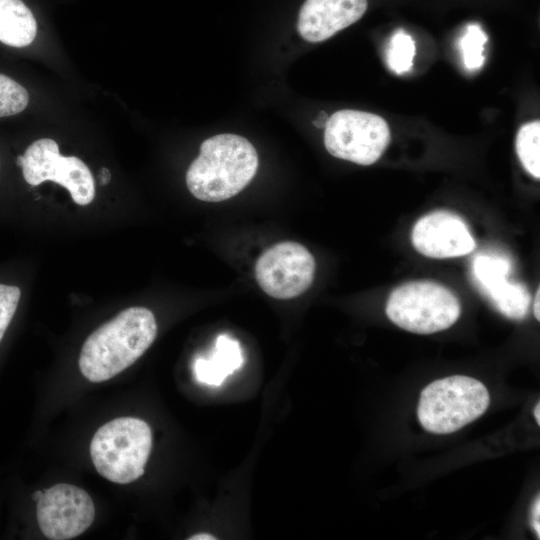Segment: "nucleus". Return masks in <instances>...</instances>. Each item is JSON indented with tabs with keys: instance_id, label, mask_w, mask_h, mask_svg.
<instances>
[{
	"instance_id": "obj_24",
	"label": "nucleus",
	"mask_w": 540,
	"mask_h": 540,
	"mask_svg": "<svg viewBox=\"0 0 540 540\" xmlns=\"http://www.w3.org/2000/svg\"><path fill=\"white\" fill-rule=\"evenodd\" d=\"M534 418L538 425H540V403L538 402L534 408Z\"/></svg>"
},
{
	"instance_id": "obj_16",
	"label": "nucleus",
	"mask_w": 540,
	"mask_h": 540,
	"mask_svg": "<svg viewBox=\"0 0 540 540\" xmlns=\"http://www.w3.org/2000/svg\"><path fill=\"white\" fill-rule=\"evenodd\" d=\"M415 56V42L403 30H397L390 39L386 53L389 68L396 74L410 70Z\"/></svg>"
},
{
	"instance_id": "obj_3",
	"label": "nucleus",
	"mask_w": 540,
	"mask_h": 540,
	"mask_svg": "<svg viewBox=\"0 0 540 540\" xmlns=\"http://www.w3.org/2000/svg\"><path fill=\"white\" fill-rule=\"evenodd\" d=\"M152 448L149 425L135 417H119L101 426L90 444L92 462L107 480L128 484L144 474Z\"/></svg>"
},
{
	"instance_id": "obj_6",
	"label": "nucleus",
	"mask_w": 540,
	"mask_h": 540,
	"mask_svg": "<svg viewBox=\"0 0 540 540\" xmlns=\"http://www.w3.org/2000/svg\"><path fill=\"white\" fill-rule=\"evenodd\" d=\"M391 141L387 122L379 115L344 109L326 122L324 145L334 157L359 165L375 163Z\"/></svg>"
},
{
	"instance_id": "obj_4",
	"label": "nucleus",
	"mask_w": 540,
	"mask_h": 540,
	"mask_svg": "<svg viewBox=\"0 0 540 540\" xmlns=\"http://www.w3.org/2000/svg\"><path fill=\"white\" fill-rule=\"evenodd\" d=\"M489 403V392L482 382L453 375L435 380L422 390L417 415L428 432L450 434L478 419Z\"/></svg>"
},
{
	"instance_id": "obj_2",
	"label": "nucleus",
	"mask_w": 540,
	"mask_h": 540,
	"mask_svg": "<svg viewBox=\"0 0 540 540\" xmlns=\"http://www.w3.org/2000/svg\"><path fill=\"white\" fill-rule=\"evenodd\" d=\"M258 168L254 146L244 137L223 133L204 140L186 173L190 193L206 202H220L242 191Z\"/></svg>"
},
{
	"instance_id": "obj_1",
	"label": "nucleus",
	"mask_w": 540,
	"mask_h": 540,
	"mask_svg": "<svg viewBox=\"0 0 540 540\" xmlns=\"http://www.w3.org/2000/svg\"><path fill=\"white\" fill-rule=\"evenodd\" d=\"M156 335L157 323L149 309H125L85 340L79 356L80 371L94 383L109 380L138 360Z\"/></svg>"
},
{
	"instance_id": "obj_14",
	"label": "nucleus",
	"mask_w": 540,
	"mask_h": 540,
	"mask_svg": "<svg viewBox=\"0 0 540 540\" xmlns=\"http://www.w3.org/2000/svg\"><path fill=\"white\" fill-rule=\"evenodd\" d=\"M37 34V22L22 0H0V42L26 47Z\"/></svg>"
},
{
	"instance_id": "obj_12",
	"label": "nucleus",
	"mask_w": 540,
	"mask_h": 540,
	"mask_svg": "<svg viewBox=\"0 0 540 540\" xmlns=\"http://www.w3.org/2000/svg\"><path fill=\"white\" fill-rule=\"evenodd\" d=\"M367 6V0H305L298 16V32L308 42H322L357 22Z\"/></svg>"
},
{
	"instance_id": "obj_13",
	"label": "nucleus",
	"mask_w": 540,
	"mask_h": 540,
	"mask_svg": "<svg viewBox=\"0 0 540 540\" xmlns=\"http://www.w3.org/2000/svg\"><path fill=\"white\" fill-rule=\"evenodd\" d=\"M242 364L243 354L239 342L221 334L216 338L212 353L195 360L194 373L200 383L218 386Z\"/></svg>"
},
{
	"instance_id": "obj_9",
	"label": "nucleus",
	"mask_w": 540,
	"mask_h": 540,
	"mask_svg": "<svg viewBox=\"0 0 540 540\" xmlns=\"http://www.w3.org/2000/svg\"><path fill=\"white\" fill-rule=\"evenodd\" d=\"M36 516L44 536L52 540H68L91 526L95 507L85 490L60 483L42 492L37 500Z\"/></svg>"
},
{
	"instance_id": "obj_22",
	"label": "nucleus",
	"mask_w": 540,
	"mask_h": 540,
	"mask_svg": "<svg viewBox=\"0 0 540 540\" xmlns=\"http://www.w3.org/2000/svg\"><path fill=\"white\" fill-rule=\"evenodd\" d=\"M539 298H540V288H538L536 291L535 300L533 304L534 316L538 321L540 320Z\"/></svg>"
},
{
	"instance_id": "obj_21",
	"label": "nucleus",
	"mask_w": 540,
	"mask_h": 540,
	"mask_svg": "<svg viewBox=\"0 0 540 540\" xmlns=\"http://www.w3.org/2000/svg\"><path fill=\"white\" fill-rule=\"evenodd\" d=\"M99 178H100V184L101 185H106L109 183L110 179H111V173L110 171L107 169V168H102L101 169V172H100V175H99Z\"/></svg>"
},
{
	"instance_id": "obj_11",
	"label": "nucleus",
	"mask_w": 540,
	"mask_h": 540,
	"mask_svg": "<svg viewBox=\"0 0 540 540\" xmlns=\"http://www.w3.org/2000/svg\"><path fill=\"white\" fill-rule=\"evenodd\" d=\"M411 242L417 252L434 259L461 257L476 247L465 221L445 210L430 212L417 220Z\"/></svg>"
},
{
	"instance_id": "obj_15",
	"label": "nucleus",
	"mask_w": 540,
	"mask_h": 540,
	"mask_svg": "<svg viewBox=\"0 0 540 540\" xmlns=\"http://www.w3.org/2000/svg\"><path fill=\"white\" fill-rule=\"evenodd\" d=\"M515 148L525 170L534 178H540V122L524 124L519 129Z\"/></svg>"
},
{
	"instance_id": "obj_10",
	"label": "nucleus",
	"mask_w": 540,
	"mask_h": 540,
	"mask_svg": "<svg viewBox=\"0 0 540 540\" xmlns=\"http://www.w3.org/2000/svg\"><path fill=\"white\" fill-rule=\"evenodd\" d=\"M512 266L502 256L478 254L471 264V277L480 292L503 316L524 319L531 302L527 287L509 279Z\"/></svg>"
},
{
	"instance_id": "obj_20",
	"label": "nucleus",
	"mask_w": 540,
	"mask_h": 540,
	"mask_svg": "<svg viewBox=\"0 0 540 540\" xmlns=\"http://www.w3.org/2000/svg\"><path fill=\"white\" fill-rule=\"evenodd\" d=\"M540 498L537 497L533 503L531 509V525L537 534L538 538L540 536Z\"/></svg>"
},
{
	"instance_id": "obj_18",
	"label": "nucleus",
	"mask_w": 540,
	"mask_h": 540,
	"mask_svg": "<svg viewBox=\"0 0 540 540\" xmlns=\"http://www.w3.org/2000/svg\"><path fill=\"white\" fill-rule=\"evenodd\" d=\"M27 90L12 78L0 74V117L22 112L28 105Z\"/></svg>"
},
{
	"instance_id": "obj_19",
	"label": "nucleus",
	"mask_w": 540,
	"mask_h": 540,
	"mask_svg": "<svg viewBox=\"0 0 540 540\" xmlns=\"http://www.w3.org/2000/svg\"><path fill=\"white\" fill-rule=\"evenodd\" d=\"M20 295L18 287L0 284V341L16 312Z\"/></svg>"
},
{
	"instance_id": "obj_7",
	"label": "nucleus",
	"mask_w": 540,
	"mask_h": 540,
	"mask_svg": "<svg viewBox=\"0 0 540 540\" xmlns=\"http://www.w3.org/2000/svg\"><path fill=\"white\" fill-rule=\"evenodd\" d=\"M17 164L25 181L32 186L50 180L65 187L79 205H87L94 199L95 182L88 166L75 156H62L53 139L34 141L24 155L18 156Z\"/></svg>"
},
{
	"instance_id": "obj_23",
	"label": "nucleus",
	"mask_w": 540,
	"mask_h": 540,
	"mask_svg": "<svg viewBox=\"0 0 540 540\" xmlns=\"http://www.w3.org/2000/svg\"><path fill=\"white\" fill-rule=\"evenodd\" d=\"M189 539L200 540V539H216V538L208 534H198V535H194L193 537H190Z\"/></svg>"
},
{
	"instance_id": "obj_17",
	"label": "nucleus",
	"mask_w": 540,
	"mask_h": 540,
	"mask_svg": "<svg viewBox=\"0 0 540 540\" xmlns=\"http://www.w3.org/2000/svg\"><path fill=\"white\" fill-rule=\"evenodd\" d=\"M487 35L476 24L467 26L465 33L460 39V49L463 62L467 69L474 70L480 68L484 63V46L487 42Z\"/></svg>"
},
{
	"instance_id": "obj_25",
	"label": "nucleus",
	"mask_w": 540,
	"mask_h": 540,
	"mask_svg": "<svg viewBox=\"0 0 540 540\" xmlns=\"http://www.w3.org/2000/svg\"><path fill=\"white\" fill-rule=\"evenodd\" d=\"M42 492L41 491H37L34 495H33V499L34 500H38L39 497L41 496Z\"/></svg>"
},
{
	"instance_id": "obj_5",
	"label": "nucleus",
	"mask_w": 540,
	"mask_h": 540,
	"mask_svg": "<svg viewBox=\"0 0 540 540\" xmlns=\"http://www.w3.org/2000/svg\"><path fill=\"white\" fill-rule=\"evenodd\" d=\"M386 315L398 327L417 334L450 328L459 318L458 298L433 281H411L396 287L386 303Z\"/></svg>"
},
{
	"instance_id": "obj_8",
	"label": "nucleus",
	"mask_w": 540,
	"mask_h": 540,
	"mask_svg": "<svg viewBox=\"0 0 540 540\" xmlns=\"http://www.w3.org/2000/svg\"><path fill=\"white\" fill-rule=\"evenodd\" d=\"M315 259L300 243L285 241L264 251L255 264L259 287L276 299H292L312 284Z\"/></svg>"
}]
</instances>
